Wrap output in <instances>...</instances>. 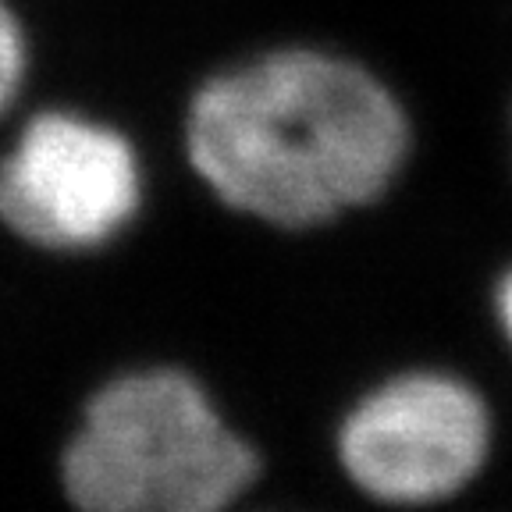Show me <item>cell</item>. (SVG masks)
<instances>
[{
    "mask_svg": "<svg viewBox=\"0 0 512 512\" xmlns=\"http://www.w3.org/2000/svg\"><path fill=\"white\" fill-rule=\"evenodd\" d=\"M413 146L399 96L324 50H278L192 96L185 150L217 200L256 221L310 228L370 207Z\"/></svg>",
    "mask_w": 512,
    "mask_h": 512,
    "instance_id": "6da1fadb",
    "label": "cell"
},
{
    "mask_svg": "<svg viewBox=\"0 0 512 512\" xmlns=\"http://www.w3.org/2000/svg\"><path fill=\"white\" fill-rule=\"evenodd\" d=\"M256 470V452L182 370L104 384L61 459L64 491L89 512H217Z\"/></svg>",
    "mask_w": 512,
    "mask_h": 512,
    "instance_id": "7a4b0ae2",
    "label": "cell"
},
{
    "mask_svg": "<svg viewBox=\"0 0 512 512\" xmlns=\"http://www.w3.org/2000/svg\"><path fill=\"white\" fill-rule=\"evenodd\" d=\"M495 445L488 399L448 370H406L363 395L338 431L345 477L388 505L456 498Z\"/></svg>",
    "mask_w": 512,
    "mask_h": 512,
    "instance_id": "3957f363",
    "label": "cell"
},
{
    "mask_svg": "<svg viewBox=\"0 0 512 512\" xmlns=\"http://www.w3.org/2000/svg\"><path fill=\"white\" fill-rule=\"evenodd\" d=\"M143 203V164L118 128L72 111L32 118L0 160V221L25 242L82 253L111 242Z\"/></svg>",
    "mask_w": 512,
    "mask_h": 512,
    "instance_id": "277c9868",
    "label": "cell"
},
{
    "mask_svg": "<svg viewBox=\"0 0 512 512\" xmlns=\"http://www.w3.org/2000/svg\"><path fill=\"white\" fill-rule=\"evenodd\" d=\"M25 79V36L18 18L0 0V111L15 100Z\"/></svg>",
    "mask_w": 512,
    "mask_h": 512,
    "instance_id": "5b68a950",
    "label": "cell"
},
{
    "mask_svg": "<svg viewBox=\"0 0 512 512\" xmlns=\"http://www.w3.org/2000/svg\"><path fill=\"white\" fill-rule=\"evenodd\" d=\"M495 317H498V328H502L505 342L512 349V267L505 271V278L498 281L495 288Z\"/></svg>",
    "mask_w": 512,
    "mask_h": 512,
    "instance_id": "8992f818",
    "label": "cell"
}]
</instances>
